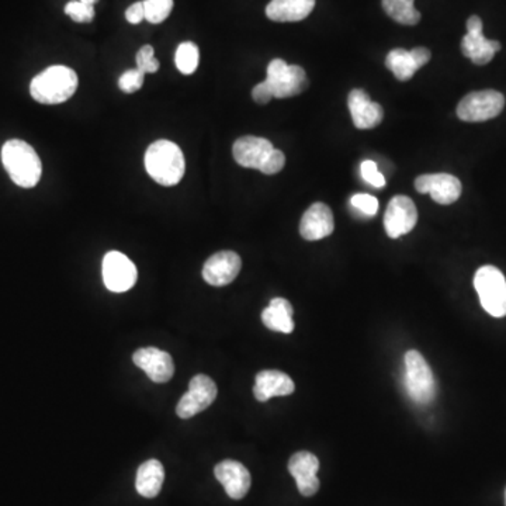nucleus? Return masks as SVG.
Listing matches in <instances>:
<instances>
[{"label":"nucleus","mask_w":506,"mask_h":506,"mask_svg":"<svg viewBox=\"0 0 506 506\" xmlns=\"http://www.w3.org/2000/svg\"><path fill=\"white\" fill-rule=\"evenodd\" d=\"M2 162L10 179L23 189H32L42 179V159L32 145L22 139H10L4 145Z\"/></svg>","instance_id":"1"},{"label":"nucleus","mask_w":506,"mask_h":506,"mask_svg":"<svg viewBox=\"0 0 506 506\" xmlns=\"http://www.w3.org/2000/svg\"><path fill=\"white\" fill-rule=\"evenodd\" d=\"M145 169L162 186H177L185 177V155L179 145L167 139L154 142L145 152Z\"/></svg>","instance_id":"2"},{"label":"nucleus","mask_w":506,"mask_h":506,"mask_svg":"<svg viewBox=\"0 0 506 506\" xmlns=\"http://www.w3.org/2000/svg\"><path fill=\"white\" fill-rule=\"evenodd\" d=\"M78 85L75 71L65 65H54L33 79L30 93L38 103L60 104L75 95Z\"/></svg>","instance_id":"3"},{"label":"nucleus","mask_w":506,"mask_h":506,"mask_svg":"<svg viewBox=\"0 0 506 506\" xmlns=\"http://www.w3.org/2000/svg\"><path fill=\"white\" fill-rule=\"evenodd\" d=\"M474 287L482 309L495 318L506 315V281L495 266H482L474 276Z\"/></svg>","instance_id":"4"},{"label":"nucleus","mask_w":506,"mask_h":506,"mask_svg":"<svg viewBox=\"0 0 506 506\" xmlns=\"http://www.w3.org/2000/svg\"><path fill=\"white\" fill-rule=\"evenodd\" d=\"M264 82L276 99L294 98L309 88V78L301 66L289 65L281 58L269 63L268 78Z\"/></svg>","instance_id":"5"},{"label":"nucleus","mask_w":506,"mask_h":506,"mask_svg":"<svg viewBox=\"0 0 506 506\" xmlns=\"http://www.w3.org/2000/svg\"><path fill=\"white\" fill-rule=\"evenodd\" d=\"M406 387L415 403L429 404L436 396V383L431 366L418 350L406 353Z\"/></svg>","instance_id":"6"},{"label":"nucleus","mask_w":506,"mask_h":506,"mask_svg":"<svg viewBox=\"0 0 506 506\" xmlns=\"http://www.w3.org/2000/svg\"><path fill=\"white\" fill-rule=\"evenodd\" d=\"M505 108V98L497 91H473L457 106V117L465 123H482L500 116Z\"/></svg>","instance_id":"7"},{"label":"nucleus","mask_w":506,"mask_h":506,"mask_svg":"<svg viewBox=\"0 0 506 506\" xmlns=\"http://www.w3.org/2000/svg\"><path fill=\"white\" fill-rule=\"evenodd\" d=\"M217 386L208 376L197 375L190 380L189 391L177 406L179 418L189 419L207 409L217 398Z\"/></svg>","instance_id":"8"},{"label":"nucleus","mask_w":506,"mask_h":506,"mask_svg":"<svg viewBox=\"0 0 506 506\" xmlns=\"http://www.w3.org/2000/svg\"><path fill=\"white\" fill-rule=\"evenodd\" d=\"M500 50V43L488 40L482 34V19L478 16L470 17L467 22V34L462 40L463 55L472 60L475 65H487Z\"/></svg>","instance_id":"9"},{"label":"nucleus","mask_w":506,"mask_h":506,"mask_svg":"<svg viewBox=\"0 0 506 506\" xmlns=\"http://www.w3.org/2000/svg\"><path fill=\"white\" fill-rule=\"evenodd\" d=\"M104 286L113 292L129 291L136 286L137 268L121 252H109L103 259Z\"/></svg>","instance_id":"10"},{"label":"nucleus","mask_w":506,"mask_h":506,"mask_svg":"<svg viewBox=\"0 0 506 506\" xmlns=\"http://www.w3.org/2000/svg\"><path fill=\"white\" fill-rule=\"evenodd\" d=\"M418 223V210L415 203L406 196H396L391 198L386 215L384 228L390 238L396 239L411 233Z\"/></svg>","instance_id":"11"},{"label":"nucleus","mask_w":506,"mask_h":506,"mask_svg":"<svg viewBox=\"0 0 506 506\" xmlns=\"http://www.w3.org/2000/svg\"><path fill=\"white\" fill-rule=\"evenodd\" d=\"M415 189L421 195L429 193L437 205H449L456 203L462 196V182L447 173L422 175L415 179Z\"/></svg>","instance_id":"12"},{"label":"nucleus","mask_w":506,"mask_h":506,"mask_svg":"<svg viewBox=\"0 0 506 506\" xmlns=\"http://www.w3.org/2000/svg\"><path fill=\"white\" fill-rule=\"evenodd\" d=\"M243 268V261L233 251L218 252L208 258L203 268V279L211 286L223 287L233 283Z\"/></svg>","instance_id":"13"},{"label":"nucleus","mask_w":506,"mask_h":506,"mask_svg":"<svg viewBox=\"0 0 506 506\" xmlns=\"http://www.w3.org/2000/svg\"><path fill=\"white\" fill-rule=\"evenodd\" d=\"M431 51L425 47H416L414 50L406 51L404 48H396L388 53L386 58V66L394 73L398 81L406 82L412 76L415 75L416 71L421 70L422 66L431 61Z\"/></svg>","instance_id":"14"},{"label":"nucleus","mask_w":506,"mask_h":506,"mask_svg":"<svg viewBox=\"0 0 506 506\" xmlns=\"http://www.w3.org/2000/svg\"><path fill=\"white\" fill-rule=\"evenodd\" d=\"M132 362L147 373L154 383H167L175 375L172 356L157 348H142L132 355Z\"/></svg>","instance_id":"15"},{"label":"nucleus","mask_w":506,"mask_h":506,"mask_svg":"<svg viewBox=\"0 0 506 506\" xmlns=\"http://www.w3.org/2000/svg\"><path fill=\"white\" fill-rule=\"evenodd\" d=\"M318 470H320V460L312 453L299 452L292 454L289 462V472L296 480L300 494L304 497L317 494L320 490Z\"/></svg>","instance_id":"16"},{"label":"nucleus","mask_w":506,"mask_h":506,"mask_svg":"<svg viewBox=\"0 0 506 506\" xmlns=\"http://www.w3.org/2000/svg\"><path fill=\"white\" fill-rule=\"evenodd\" d=\"M273 149V144L269 139L246 136L236 139L233 147V155L236 164L241 167L261 170Z\"/></svg>","instance_id":"17"},{"label":"nucleus","mask_w":506,"mask_h":506,"mask_svg":"<svg viewBox=\"0 0 506 506\" xmlns=\"http://www.w3.org/2000/svg\"><path fill=\"white\" fill-rule=\"evenodd\" d=\"M348 108L352 114L353 124L358 129H371L380 126L384 110L380 104L371 100L362 89H353L348 96Z\"/></svg>","instance_id":"18"},{"label":"nucleus","mask_w":506,"mask_h":506,"mask_svg":"<svg viewBox=\"0 0 506 506\" xmlns=\"http://www.w3.org/2000/svg\"><path fill=\"white\" fill-rule=\"evenodd\" d=\"M215 478L223 484L228 497L243 500L251 488V474L245 465L235 460H224L215 469Z\"/></svg>","instance_id":"19"},{"label":"nucleus","mask_w":506,"mask_h":506,"mask_svg":"<svg viewBox=\"0 0 506 506\" xmlns=\"http://www.w3.org/2000/svg\"><path fill=\"white\" fill-rule=\"evenodd\" d=\"M335 221L332 210L324 203H314L305 211L300 223V234L307 241H320L334 233Z\"/></svg>","instance_id":"20"},{"label":"nucleus","mask_w":506,"mask_h":506,"mask_svg":"<svg viewBox=\"0 0 506 506\" xmlns=\"http://www.w3.org/2000/svg\"><path fill=\"white\" fill-rule=\"evenodd\" d=\"M294 381L279 370H263L258 373L255 380L253 394L261 403H266L273 396H286L294 393Z\"/></svg>","instance_id":"21"},{"label":"nucleus","mask_w":506,"mask_h":506,"mask_svg":"<svg viewBox=\"0 0 506 506\" xmlns=\"http://www.w3.org/2000/svg\"><path fill=\"white\" fill-rule=\"evenodd\" d=\"M317 0H272L266 6V16L272 22L296 23L311 14Z\"/></svg>","instance_id":"22"},{"label":"nucleus","mask_w":506,"mask_h":506,"mask_svg":"<svg viewBox=\"0 0 506 506\" xmlns=\"http://www.w3.org/2000/svg\"><path fill=\"white\" fill-rule=\"evenodd\" d=\"M165 470L161 462L152 459L142 463L137 473L136 488L144 498H155L164 485Z\"/></svg>","instance_id":"23"},{"label":"nucleus","mask_w":506,"mask_h":506,"mask_svg":"<svg viewBox=\"0 0 506 506\" xmlns=\"http://www.w3.org/2000/svg\"><path fill=\"white\" fill-rule=\"evenodd\" d=\"M292 312L294 310L286 299H273L268 305V309H264L262 312V322L264 327L274 332L291 334L294 330Z\"/></svg>","instance_id":"24"},{"label":"nucleus","mask_w":506,"mask_h":506,"mask_svg":"<svg viewBox=\"0 0 506 506\" xmlns=\"http://www.w3.org/2000/svg\"><path fill=\"white\" fill-rule=\"evenodd\" d=\"M415 0H381L384 12L394 22L404 25H416L421 22V13L414 6Z\"/></svg>","instance_id":"25"},{"label":"nucleus","mask_w":506,"mask_h":506,"mask_svg":"<svg viewBox=\"0 0 506 506\" xmlns=\"http://www.w3.org/2000/svg\"><path fill=\"white\" fill-rule=\"evenodd\" d=\"M198 58H200V53H198L197 45L192 42H186L177 47L175 62H177V70L183 75H192L197 70Z\"/></svg>","instance_id":"26"},{"label":"nucleus","mask_w":506,"mask_h":506,"mask_svg":"<svg viewBox=\"0 0 506 506\" xmlns=\"http://www.w3.org/2000/svg\"><path fill=\"white\" fill-rule=\"evenodd\" d=\"M145 20L151 24H161L170 16L173 0H144Z\"/></svg>","instance_id":"27"},{"label":"nucleus","mask_w":506,"mask_h":506,"mask_svg":"<svg viewBox=\"0 0 506 506\" xmlns=\"http://www.w3.org/2000/svg\"><path fill=\"white\" fill-rule=\"evenodd\" d=\"M65 14H68L76 23H91L95 19V6L83 4L79 0H72L65 6Z\"/></svg>","instance_id":"28"},{"label":"nucleus","mask_w":506,"mask_h":506,"mask_svg":"<svg viewBox=\"0 0 506 506\" xmlns=\"http://www.w3.org/2000/svg\"><path fill=\"white\" fill-rule=\"evenodd\" d=\"M137 70L141 71L144 75L155 73L159 71V61L155 58V51L152 45H144L137 54Z\"/></svg>","instance_id":"29"},{"label":"nucleus","mask_w":506,"mask_h":506,"mask_svg":"<svg viewBox=\"0 0 506 506\" xmlns=\"http://www.w3.org/2000/svg\"><path fill=\"white\" fill-rule=\"evenodd\" d=\"M144 79V73L137 68L136 70L126 71L119 79V91H124V93H134V91L142 88Z\"/></svg>","instance_id":"30"},{"label":"nucleus","mask_w":506,"mask_h":506,"mask_svg":"<svg viewBox=\"0 0 506 506\" xmlns=\"http://www.w3.org/2000/svg\"><path fill=\"white\" fill-rule=\"evenodd\" d=\"M356 210L362 211L368 217H375L378 211V200L371 195H355L350 200Z\"/></svg>","instance_id":"31"},{"label":"nucleus","mask_w":506,"mask_h":506,"mask_svg":"<svg viewBox=\"0 0 506 506\" xmlns=\"http://www.w3.org/2000/svg\"><path fill=\"white\" fill-rule=\"evenodd\" d=\"M360 172H362L363 179L368 185L375 186L377 189H381L386 186V179L383 175L378 172L377 164L375 161H365L360 165Z\"/></svg>","instance_id":"32"},{"label":"nucleus","mask_w":506,"mask_h":506,"mask_svg":"<svg viewBox=\"0 0 506 506\" xmlns=\"http://www.w3.org/2000/svg\"><path fill=\"white\" fill-rule=\"evenodd\" d=\"M284 165H286V157H284L283 152L281 149H273L271 157L268 158V161L264 162L263 167H262L261 172L264 175H276V173L282 172Z\"/></svg>","instance_id":"33"},{"label":"nucleus","mask_w":506,"mask_h":506,"mask_svg":"<svg viewBox=\"0 0 506 506\" xmlns=\"http://www.w3.org/2000/svg\"><path fill=\"white\" fill-rule=\"evenodd\" d=\"M252 98H253V100L258 104H268L269 101L273 99V95H272L271 89H269V86L266 85V82L263 81V82L258 83V85L253 88V91H252Z\"/></svg>","instance_id":"34"},{"label":"nucleus","mask_w":506,"mask_h":506,"mask_svg":"<svg viewBox=\"0 0 506 506\" xmlns=\"http://www.w3.org/2000/svg\"><path fill=\"white\" fill-rule=\"evenodd\" d=\"M127 22L131 24H139L145 19L144 2H136L126 10Z\"/></svg>","instance_id":"35"},{"label":"nucleus","mask_w":506,"mask_h":506,"mask_svg":"<svg viewBox=\"0 0 506 506\" xmlns=\"http://www.w3.org/2000/svg\"><path fill=\"white\" fill-rule=\"evenodd\" d=\"M79 2H83V4L91 5V6H95L98 4L99 0H79Z\"/></svg>","instance_id":"36"},{"label":"nucleus","mask_w":506,"mask_h":506,"mask_svg":"<svg viewBox=\"0 0 506 506\" xmlns=\"http://www.w3.org/2000/svg\"><path fill=\"white\" fill-rule=\"evenodd\" d=\"M505 503H506V491H505Z\"/></svg>","instance_id":"37"}]
</instances>
